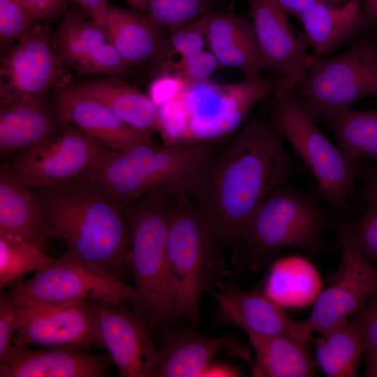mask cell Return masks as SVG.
<instances>
[{
    "label": "cell",
    "instance_id": "f1b7e54d",
    "mask_svg": "<svg viewBox=\"0 0 377 377\" xmlns=\"http://www.w3.org/2000/svg\"><path fill=\"white\" fill-rule=\"evenodd\" d=\"M273 263L262 286L266 296L283 309L302 307L315 302L320 293L321 279L309 261L290 256Z\"/></svg>",
    "mask_w": 377,
    "mask_h": 377
},
{
    "label": "cell",
    "instance_id": "7c38bea8",
    "mask_svg": "<svg viewBox=\"0 0 377 377\" xmlns=\"http://www.w3.org/2000/svg\"><path fill=\"white\" fill-rule=\"evenodd\" d=\"M110 150L67 125L57 135L8 156L3 165L31 189L50 188L80 179Z\"/></svg>",
    "mask_w": 377,
    "mask_h": 377
},
{
    "label": "cell",
    "instance_id": "7dc6e473",
    "mask_svg": "<svg viewBox=\"0 0 377 377\" xmlns=\"http://www.w3.org/2000/svg\"><path fill=\"white\" fill-rule=\"evenodd\" d=\"M135 10L146 15L147 0H126Z\"/></svg>",
    "mask_w": 377,
    "mask_h": 377
},
{
    "label": "cell",
    "instance_id": "60d3db41",
    "mask_svg": "<svg viewBox=\"0 0 377 377\" xmlns=\"http://www.w3.org/2000/svg\"><path fill=\"white\" fill-rule=\"evenodd\" d=\"M186 84L173 73H161L151 84L148 95L158 107L177 95Z\"/></svg>",
    "mask_w": 377,
    "mask_h": 377
},
{
    "label": "cell",
    "instance_id": "e575fe53",
    "mask_svg": "<svg viewBox=\"0 0 377 377\" xmlns=\"http://www.w3.org/2000/svg\"><path fill=\"white\" fill-rule=\"evenodd\" d=\"M219 66L214 54L210 50H204L191 57L171 61L161 73H171L187 84L195 83L209 80Z\"/></svg>",
    "mask_w": 377,
    "mask_h": 377
},
{
    "label": "cell",
    "instance_id": "4316f807",
    "mask_svg": "<svg viewBox=\"0 0 377 377\" xmlns=\"http://www.w3.org/2000/svg\"><path fill=\"white\" fill-rule=\"evenodd\" d=\"M256 358L253 376L309 377L316 374V363L309 341L292 334L263 335L247 333Z\"/></svg>",
    "mask_w": 377,
    "mask_h": 377
},
{
    "label": "cell",
    "instance_id": "2e32d148",
    "mask_svg": "<svg viewBox=\"0 0 377 377\" xmlns=\"http://www.w3.org/2000/svg\"><path fill=\"white\" fill-rule=\"evenodd\" d=\"M98 332L122 377H150L158 359L147 320L122 304L98 303Z\"/></svg>",
    "mask_w": 377,
    "mask_h": 377
},
{
    "label": "cell",
    "instance_id": "e0dca14e",
    "mask_svg": "<svg viewBox=\"0 0 377 377\" xmlns=\"http://www.w3.org/2000/svg\"><path fill=\"white\" fill-rule=\"evenodd\" d=\"M54 40L65 66L80 75L121 79L131 73L104 28L80 9L67 10L54 32Z\"/></svg>",
    "mask_w": 377,
    "mask_h": 377
},
{
    "label": "cell",
    "instance_id": "44dd1931",
    "mask_svg": "<svg viewBox=\"0 0 377 377\" xmlns=\"http://www.w3.org/2000/svg\"><path fill=\"white\" fill-rule=\"evenodd\" d=\"M73 348L31 349L15 346L0 362V377H103L110 357Z\"/></svg>",
    "mask_w": 377,
    "mask_h": 377
},
{
    "label": "cell",
    "instance_id": "bcb514c9",
    "mask_svg": "<svg viewBox=\"0 0 377 377\" xmlns=\"http://www.w3.org/2000/svg\"><path fill=\"white\" fill-rule=\"evenodd\" d=\"M368 364L364 376L377 377V353L367 359Z\"/></svg>",
    "mask_w": 377,
    "mask_h": 377
},
{
    "label": "cell",
    "instance_id": "681fc988",
    "mask_svg": "<svg viewBox=\"0 0 377 377\" xmlns=\"http://www.w3.org/2000/svg\"><path fill=\"white\" fill-rule=\"evenodd\" d=\"M246 1V0H245Z\"/></svg>",
    "mask_w": 377,
    "mask_h": 377
},
{
    "label": "cell",
    "instance_id": "9c48e42d",
    "mask_svg": "<svg viewBox=\"0 0 377 377\" xmlns=\"http://www.w3.org/2000/svg\"><path fill=\"white\" fill-rule=\"evenodd\" d=\"M267 117L313 173L323 199L339 214L344 212L356 180L364 176V160L335 147L293 93L274 94Z\"/></svg>",
    "mask_w": 377,
    "mask_h": 377
},
{
    "label": "cell",
    "instance_id": "7a4b0ae2",
    "mask_svg": "<svg viewBox=\"0 0 377 377\" xmlns=\"http://www.w3.org/2000/svg\"><path fill=\"white\" fill-rule=\"evenodd\" d=\"M32 191L67 250L120 279L129 269L126 207L82 180Z\"/></svg>",
    "mask_w": 377,
    "mask_h": 377
},
{
    "label": "cell",
    "instance_id": "8992f818",
    "mask_svg": "<svg viewBox=\"0 0 377 377\" xmlns=\"http://www.w3.org/2000/svg\"><path fill=\"white\" fill-rule=\"evenodd\" d=\"M167 262L175 318L200 323L202 293L221 283L222 251L187 193L168 195Z\"/></svg>",
    "mask_w": 377,
    "mask_h": 377
},
{
    "label": "cell",
    "instance_id": "ee69618b",
    "mask_svg": "<svg viewBox=\"0 0 377 377\" xmlns=\"http://www.w3.org/2000/svg\"><path fill=\"white\" fill-rule=\"evenodd\" d=\"M283 10L297 18L309 8L317 4L339 5L346 0H276Z\"/></svg>",
    "mask_w": 377,
    "mask_h": 377
},
{
    "label": "cell",
    "instance_id": "5b68a950",
    "mask_svg": "<svg viewBox=\"0 0 377 377\" xmlns=\"http://www.w3.org/2000/svg\"><path fill=\"white\" fill-rule=\"evenodd\" d=\"M219 142L165 146L155 140L110 150L80 179L126 207L152 192L187 193Z\"/></svg>",
    "mask_w": 377,
    "mask_h": 377
},
{
    "label": "cell",
    "instance_id": "8d00e7d4",
    "mask_svg": "<svg viewBox=\"0 0 377 377\" xmlns=\"http://www.w3.org/2000/svg\"><path fill=\"white\" fill-rule=\"evenodd\" d=\"M353 240L363 256L370 263L377 262V209L364 208V213L351 220Z\"/></svg>",
    "mask_w": 377,
    "mask_h": 377
},
{
    "label": "cell",
    "instance_id": "c3c4849f",
    "mask_svg": "<svg viewBox=\"0 0 377 377\" xmlns=\"http://www.w3.org/2000/svg\"><path fill=\"white\" fill-rule=\"evenodd\" d=\"M364 2L370 15L377 22V0H364Z\"/></svg>",
    "mask_w": 377,
    "mask_h": 377
},
{
    "label": "cell",
    "instance_id": "277c9868",
    "mask_svg": "<svg viewBox=\"0 0 377 377\" xmlns=\"http://www.w3.org/2000/svg\"><path fill=\"white\" fill-rule=\"evenodd\" d=\"M318 189L297 188L288 181L276 187L246 223L232 262L237 269L258 272L287 248L317 254L335 219L321 204Z\"/></svg>",
    "mask_w": 377,
    "mask_h": 377
},
{
    "label": "cell",
    "instance_id": "ffe728a7",
    "mask_svg": "<svg viewBox=\"0 0 377 377\" xmlns=\"http://www.w3.org/2000/svg\"><path fill=\"white\" fill-rule=\"evenodd\" d=\"M103 28L131 69L147 68L161 73L171 61L163 29L145 15L110 5Z\"/></svg>",
    "mask_w": 377,
    "mask_h": 377
},
{
    "label": "cell",
    "instance_id": "52a82bcc",
    "mask_svg": "<svg viewBox=\"0 0 377 377\" xmlns=\"http://www.w3.org/2000/svg\"><path fill=\"white\" fill-rule=\"evenodd\" d=\"M168 195L152 192L126 206L130 237L129 269L140 296L137 311L150 326L175 318V296L167 262Z\"/></svg>",
    "mask_w": 377,
    "mask_h": 377
},
{
    "label": "cell",
    "instance_id": "b9f144b4",
    "mask_svg": "<svg viewBox=\"0 0 377 377\" xmlns=\"http://www.w3.org/2000/svg\"><path fill=\"white\" fill-rule=\"evenodd\" d=\"M364 177L366 184L361 196L364 208L377 209V161L366 165Z\"/></svg>",
    "mask_w": 377,
    "mask_h": 377
},
{
    "label": "cell",
    "instance_id": "6da1fadb",
    "mask_svg": "<svg viewBox=\"0 0 377 377\" xmlns=\"http://www.w3.org/2000/svg\"><path fill=\"white\" fill-rule=\"evenodd\" d=\"M299 171L283 136L260 113L249 117L207 161L187 195L218 247L233 251L256 208Z\"/></svg>",
    "mask_w": 377,
    "mask_h": 377
},
{
    "label": "cell",
    "instance_id": "836d02e7",
    "mask_svg": "<svg viewBox=\"0 0 377 377\" xmlns=\"http://www.w3.org/2000/svg\"><path fill=\"white\" fill-rule=\"evenodd\" d=\"M29 10L15 0H0V43L7 51L41 24Z\"/></svg>",
    "mask_w": 377,
    "mask_h": 377
},
{
    "label": "cell",
    "instance_id": "ba28073f",
    "mask_svg": "<svg viewBox=\"0 0 377 377\" xmlns=\"http://www.w3.org/2000/svg\"><path fill=\"white\" fill-rule=\"evenodd\" d=\"M373 31L350 40L341 55H309L293 94L316 121H327L356 101L377 96V36Z\"/></svg>",
    "mask_w": 377,
    "mask_h": 377
},
{
    "label": "cell",
    "instance_id": "484cf974",
    "mask_svg": "<svg viewBox=\"0 0 377 377\" xmlns=\"http://www.w3.org/2000/svg\"><path fill=\"white\" fill-rule=\"evenodd\" d=\"M0 235L22 238L42 248L50 237H59L45 219L31 188L3 165L0 169Z\"/></svg>",
    "mask_w": 377,
    "mask_h": 377
},
{
    "label": "cell",
    "instance_id": "d590c367",
    "mask_svg": "<svg viewBox=\"0 0 377 377\" xmlns=\"http://www.w3.org/2000/svg\"><path fill=\"white\" fill-rule=\"evenodd\" d=\"M207 43L205 33L200 17L170 32L168 44L170 56L183 59L204 50Z\"/></svg>",
    "mask_w": 377,
    "mask_h": 377
},
{
    "label": "cell",
    "instance_id": "8fae6325",
    "mask_svg": "<svg viewBox=\"0 0 377 377\" xmlns=\"http://www.w3.org/2000/svg\"><path fill=\"white\" fill-rule=\"evenodd\" d=\"M6 289L15 303L87 301L130 303L137 309L140 303L135 288L68 250L30 279Z\"/></svg>",
    "mask_w": 377,
    "mask_h": 377
},
{
    "label": "cell",
    "instance_id": "7402d4cb",
    "mask_svg": "<svg viewBox=\"0 0 377 377\" xmlns=\"http://www.w3.org/2000/svg\"><path fill=\"white\" fill-rule=\"evenodd\" d=\"M219 287L220 292H209L218 302L214 316L216 324L237 326L246 333L294 335L298 322L266 296L262 289L246 291L233 282Z\"/></svg>",
    "mask_w": 377,
    "mask_h": 377
},
{
    "label": "cell",
    "instance_id": "d4e9b609",
    "mask_svg": "<svg viewBox=\"0 0 377 377\" xmlns=\"http://www.w3.org/2000/svg\"><path fill=\"white\" fill-rule=\"evenodd\" d=\"M67 124L47 98L0 105V154L8 156L61 132Z\"/></svg>",
    "mask_w": 377,
    "mask_h": 377
},
{
    "label": "cell",
    "instance_id": "f546056e",
    "mask_svg": "<svg viewBox=\"0 0 377 377\" xmlns=\"http://www.w3.org/2000/svg\"><path fill=\"white\" fill-rule=\"evenodd\" d=\"M315 363L330 377L357 376L364 348L362 339L346 319L330 329L315 341Z\"/></svg>",
    "mask_w": 377,
    "mask_h": 377
},
{
    "label": "cell",
    "instance_id": "74e56055",
    "mask_svg": "<svg viewBox=\"0 0 377 377\" xmlns=\"http://www.w3.org/2000/svg\"><path fill=\"white\" fill-rule=\"evenodd\" d=\"M349 321L362 339L367 358L377 353V290Z\"/></svg>",
    "mask_w": 377,
    "mask_h": 377
},
{
    "label": "cell",
    "instance_id": "3957f363",
    "mask_svg": "<svg viewBox=\"0 0 377 377\" xmlns=\"http://www.w3.org/2000/svg\"><path fill=\"white\" fill-rule=\"evenodd\" d=\"M283 82L274 75L230 84L210 80L186 84L157 107V133L168 147L220 142L234 135L253 107L274 95Z\"/></svg>",
    "mask_w": 377,
    "mask_h": 377
},
{
    "label": "cell",
    "instance_id": "83f0119b",
    "mask_svg": "<svg viewBox=\"0 0 377 377\" xmlns=\"http://www.w3.org/2000/svg\"><path fill=\"white\" fill-rule=\"evenodd\" d=\"M78 90L99 100L124 122L152 134L159 127L158 110L149 95L120 78L108 77L72 82Z\"/></svg>",
    "mask_w": 377,
    "mask_h": 377
},
{
    "label": "cell",
    "instance_id": "ab89813d",
    "mask_svg": "<svg viewBox=\"0 0 377 377\" xmlns=\"http://www.w3.org/2000/svg\"><path fill=\"white\" fill-rule=\"evenodd\" d=\"M29 10L43 23L64 16L71 0H15Z\"/></svg>",
    "mask_w": 377,
    "mask_h": 377
},
{
    "label": "cell",
    "instance_id": "1f68e13d",
    "mask_svg": "<svg viewBox=\"0 0 377 377\" xmlns=\"http://www.w3.org/2000/svg\"><path fill=\"white\" fill-rule=\"evenodd\" d=\"M54 258L47 256L42 248L11 235H0V287L7 288L36 273Z\"/></svg>",
    "mask_w": 377,
    "mask_h": 377
},
{
    "label": "cell",
    "instance_id": "5bb4252c",
    "mask_svg": "<svg viewBox=\"0 0 377 377\" xmlns=\"http://www.w3.org/2000/svg\"><path fill=\"white\" fill-rule=\"evenodd\" d=\"M14 303L17 311L15 346L82 350L101 346L97 303L87 301Z\"/></svg>",
    "mask_w": 377,
    "mask_h": 377
},
{
    "label": "cell",
    "instance_id": "4fadbf2b",
    "mask_svg": "<svg viewBox=\"0 0 377 377\" xmlns=\"http://www.w3.org/2000/svg\"><path fill=\"white\" fill-rule=\"evenodd\" d=\"M65 66L48 24L41 23L4 53L0 105L47 98L68 82Z\"/></svg>",
    "mask_w": 377,
    "mask_h": 377
},
{
    "label": "cell",
    "instance_id": "d6986e66",
    "mask_svg": "<svg viewBox=\"0 0 377 377\" xmlns=\"http://www.w3.org/2000/svg\"><path fill=\"white\" fill-rule=\"evenodd\" d=\"M221 350L244 360L252 369L254 360L238 336L213 337L182 330L172 332L164 338L150 377L203 376Z\"/></svg>",
    "mask_w": 377,
    "mask_h": 377
},
{
    "label": "cell",
    "instance_id": "ac0fdd59",
    "mask_svg": "<svg viewBox=\"0 0 377 377\" xmlns=\"http://www.w3.org/2000/svg\"><path fill=\"white\" fill-rule=\"evenodd\" d=\"M52 102L67 125L75 126L112 150H126L154 141L145 133L118 117L93 96L66 82L52 93Z\"/></svg>",
    "mask_w": 377,
    "mask_h": 377
},
{
    "label": "cell",
    "instance_id": "f6af8a7d",
    "mask_svg": "<svg viewBox=\"0 0 377 377\" xmlns=\"http://www.w3.org/2000/svg\"><path fill=\"white\" fill-rule=\"evenodd\" d=\"M240 374L235 369L223 364H212L203 376H239Z\"/></svg>",
    "mask_w": 377,
    "mask_h": 377
},
{
    "label": "cell",
    "instance_id": "4dcf8cb0",
    "mask_svg": "<svg viewBox=\"0 0 377 377\" xmlns=\"http://www.w3.org/2000/svg\"><path fill=\"white\" fill-rule=\"evenodd\" d=\"M327 122L343 151L360 159L377 161V109H350Z\"/></svg>",
    "mask_w": 377,
    "mask_h": 377
},
{
    "label": "cell",
    "instance_id": "f35d334b",
    "mask_svg": "<svg viewBox=\"0 0 377 377\" xmlns=\"http://www.w3.org/2000/svg\"><path fill=\"white\" fill-rule=\"evenodd\" d=\"M17 327V307L6 288L0 290V362L14 349Z\"/></svg>",
    "mask_w": 377,
    "mask_h": 377
},
{
    "label": "cell",
    "instance_id": "7bdbcfd3",
    "mask_svg": "<svg viewBox=\"0 0 377 377\" xmlns=\"http://www.w3.org/2000/svg\"><path fill=\"white\" fill-rule=\"evenodd\" d=\"M109 0H76L82 12L91 21L103 27Z\"/></svg>",
    "mask_w": 377,
    "mask_h": 377
},
{
    "label": "cell",
    "instance_id": "603a6c76",
    "mask_svg": "<svg viewBox=\"0 0 377 377\" xmlns=\"http://www.w3.org/2000/svg\"><path fill=\"white\" fill-rule=\"evenodd\" d=\"M297 20L313 57H324L346 42L377 28L364 0H346L339 5L317 4L302 13Z\"/></svg>",
    "mask_w": 377,
    "mask_h": 377
},
{
    "label": "cell",
    "instance_id": "d6a6232c",
    "mask_svg": "<svg viewBox=\"0 0 377 377\" xmlns=\"http://www.w3.org/2000/svg\"><path fill=\"white\" fill-rule=\"evenodd\" d=\"M205 0H147L146 16L170 32L198 20L206 11Z\"/></svg>",
    "mask_w": 377,
    "mask_h": 377
},
{
    "label": "cell",
    "instance_id": "9a60e30c",
    "mask_svg": "<svg viewBox=\"0 0 377 377\" xmlns=\"http://www.w3.org/2000/svg\"><path fill=\"white\" fill-rule=\"evenodd\" d=\"M261 52L264 70L281 77L276 94L293 93L304 71L309 55L303 34L290 23L276 0H246Z\"/></svg>",
    "mask_w": 377,
    "mask_h": 377
},
{
    "label": "cell",
    "instance_id": "30bf717a",
    "mask_svg": "<svg viewBox=\"0 0 377 377\" xmlns=\"http://www.w3.org/2000/svg\"><path fill=\"white\" fill-rule=\"evenodd\" d=\"M332 229L341 249V263L316 299L309 317L296 326L295 334L308 341L311 334H323L358 312L377 290V269L353 240L350 214L341 213Z\"/></svg>",
    "mask_w": 377,
    "mask_h": 377
},
{
    "label": "cell",
    "instance_id": "cb8c5ba5",
    "mask_svg": "<svg viewBox=\"0 0 377 377\" xmlns=\"http://www.w3.org/2000/svg\"><path fill=\"white\" fill-rule=\"evenodd\" d=\"M200 20L209 50L220 66L239 69L246 79L261 77L263 61L251 21L222 11L207 12Z\"/></svg>",
    "mask_w": 377,
    "mask_h": 377
}]
</instances>
